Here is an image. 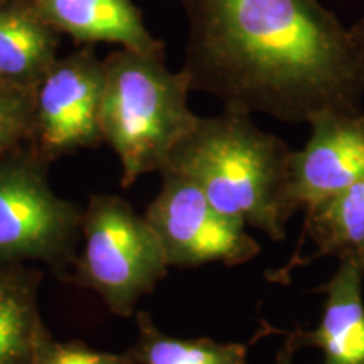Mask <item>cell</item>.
Instances as JSON below:
<instances>
[{
  "label": "cell",
  "instance_id": "obj_4",
  "mask_svg": "<svg viewBox=\"0 0 364 364\" xmlns=\"http://www.w3.org/2000/svg\"><path fill=\"white\" fill-rule=\"evenodd\" d=\"M78 250L70 284L95 292L120 317L135 314L169 270L156 231L117 194H91L81 216Z\"/></svg>",
  "mask_w": 364,
  "mask_h": 364
},
{
  "label": "cell",
  "instance_id": "obj_3",
  "mask_svg": "<svg viewBox=\"0 0 364 364\" xmlns=\"http://www.w3.org/2000/svg\"><path fill=\"white\" fill-rule=\"evenodd\" d=\"M191 91L189 76L171 71L166 54L120 48L103 59L100 127L103 144L120 161L122 188L161 172L174 145L198 124Z\"/></svg>",
  "mask_w": 364,
  "mask_h": 364
},
{
  "label": "cell",
  "instance_id": "obj_11",
  "mask_svg": "<svg viewBox=\"0 0 364 364\" xmlns=\"http://www.w3.org/2000/svg\"><path fill=\"white\" fill-rule=\"evenodd\" d=\"M43 272L26 263H0V364H34L51 336L39 309Z\"/></svg>",
  "mask_w": 364,
  "mask_h": 364
},
{
  "label": "cell",
  "instance_id": "obj_8",
  "mask_svg": "<svg viewBox=\"0 0 364 364\" xmlns=\"http://www.w3.org/2000/svg\"><path fill=\"white\" fill-rule=\"evenodd\" d=\"M307 124L309 140L289 161L285 199L292 215L311 211L364 174V112H318Z\"/></svg>",
  "mask_w": 364,
  "mask_h": 364
},
{
  "label": "cell",
  "instance_id": "obj_13",
  "mask_svg": "<svg viewBox=\"0 0 364 364\" xmlns=\"http://www.w3.org/2000/svg\"><path fill=\"white\" fill-rule=\"evenodd\" d=\"M309 238L316 252L292 258L285 268L267 272L268 279L289 282L287 275L297 265H307L318 257L354 258L364 263V174L349 188L306 213L302 240Z\"/></svg>",
  "mask_w": 364,
  "mask_h": 364
},
{
  "label": "cell",
  "instance_id": "obj_14",
  "mask_svg": "<svg viewBox=\"0 0 364 364\" xmlns=\"http://www.w3.org/2000/svg\"><path fill=\"white\" fill-rule=\"evenodd\" d=\"M136 339L127 349L134 364H250L248 346L209 338H176L159 329L149 312H135Z\"/></svg>",
  "mask_w": 364,
  "mask_h": 364
},
{
  "label": "cell",
  "instance_id": "obj_1",
  "mask_svg": "<svg viewBox=\"0 0 364 364\" xmlns=\"http://www.w3.org/2000/svg\"><path fill=\"white\" fill-rule=\"evenodd\" d=\"M189 24L182 71L225 110L307 124L363 112L364 51L318 0H181Z\"/></svg>",
  "mask_w": 364,
  "mask_h": 364
},
{
  "label": "cell",
  "instance_id": "obj_9",
  "mask_svg": "<svg viewBox=\"0 0 364 364\" xmlns=\"http://www.w3.org/2000/svg\"><path fill=\"white\" fill-rule=\"evenodd\" d=\"M364 263L341 260L338 270L316 292L326 295L316 329L277 331L289 336L295 348H318L321 364H364Z\"/></svg>",
  "mask_w": 364,
  "mask_h": 364
},
{
  "label": "cell",
  "instance_id": "obj_5",
  "mask_svg": "<svg viewBox=\"0 0 364 364\" xmlns=\"http://www.w3.org/2000/svg\"><path fill=\"white\" fill-rule=\"evenodd\" d=\"M49 166L27 142L0 156V263L43 262L70 284L83 208L54 193Z\"/></svg>",
  "mask_w": 364,
  "mask_h": 364
},
{
  "label": "cell",
  "instance_id": "obj_2",
  "mask_svg": "<svg viewBox=\"0 0 364 364\" xmlns=\"http://www.w3.org/2000/svg\"><path fill=\"white\" fill-rule=\"evenodd\" d=\"M290 154L292 149L258 129L250 113L223 110L199 117L162 171L194 182L225 215L282 241L294 216L285 199Z\"/></svg>",
  "mask_w": 364,
  "mask_h": 364
},
{
  "label": "cell",
  "instance_id": "obj_15",
  "mask_svg": "<svg viewBox=\"0 0 364 364\" xmlns=\"http://www.w3.org/2000/svg\"><path fill=\"white\" fill-rule=\"evenodd\" d=\"M33 90L0 80V156L29 140Z\"/></svg>",
  "mask_w": 364,
  "mask_h": 364
},
{
  "label": "cell",
  "instance_id": "obj_12",
  "mask_svg": "<svg viewBox=\"0 0 364 364\" xmlns=\"http://www.w3.org/2000/svg\"><path fill=\"white\" fill-rule=\"evenodd\" d=\"M59 38L27 0H0V80L34 90L58 58Z\"/></svg>",
  "mask_w": 364,
  "mask_h": 364
},
{
  "label": "cell",
  "instance_id": "obj_16",
  "mask_svg": "<svg viewBox=\"0 0 364 364\" xmlns=\"http://www.w3.org/2000/svg\"><path fill=\"white\" fill-rule=\"evenodd\" d=\"M34 364H134L127 353L98 351L83 341H58L53 334L39 348Z\"/></svg>",
  "mask_w": 364,
  "mask_h": 364
},
{
  "label": "cell",
  "instance_id": "obj_7",
  "mask_svg": "<svg viewBox=\"0 0 364 364\" xmlns=\"http://www.w3.org/2000/svg\"><path fill=\"white\" fill-rule=\"evenodd\" d=\"M103 59L91 44L56 58L33 90L31 144L49 162L103 144Z\"/></svg>",
  "mask_w": 364,
  "mask_h": 364
},
{
  "label": "cell",
  "instance_id": "obj_10",
  "mask_svg": "<svg viewBox=\"0 0 364 364\" xmlns=\"http://www.w3.org/2000/svg\"><path fill=\"white\" fill-rule=\"evenodd\" d=\"M36 14L58 34L76 44H118L145 54H166L154 38L134 0H27Z\"/></svg>",
  "mask_w": 364,
  "mask_h": 364
},
{
  "label": "cell",
  "instance_id": "obj_17",
  "mask_svg": "<svg viewBox=\"0 0 364 364\" xmlns=\"http://www.w3.org/2000/svg\"><path fill=\"white\" fill-rule=\"evenodd\" d=\"M279 334H282V332H279ZM295 353H297V348L294 346L292 339H290L289 336H285L284 344H282L280 351L277 353L275 364H294V354Z\"/></svg>",
  "mask_w": 364,
  "mask_h": 364
},
{
  "label": "cell",
  "instance_id": "obj_6",
  "mask_svg": "<svg viewBox=\"0 0 364 364\" xmlns=\"http://www.w3.org/2000/svg\"><path fill=\"white\" fill-rule=\"evenodd\" d=\"M159 174L161 189L144 216L156 231L169 267H236L260 255V243L247 225L220 211L194 182L169 171Z\"/></svg>",
  "mask_w": 364,
  "mask_h": 364
},
{
  "label": "cell",
  "instance_id": "obj_18",
  "mask_svg": "<svg viewBox=\"0 0 364 364\" xmlns=\"http://www.w3.org/2000/svg\"><path fill=\"white\" fill-rule=\"evenodd\" d=\"M349 31H351L353 38L358 43L359 48L364 51V17H361V19H359Z\"/></svg>",
  "mask_w": 364,
  "mask_h": 364
}]
</instances>
